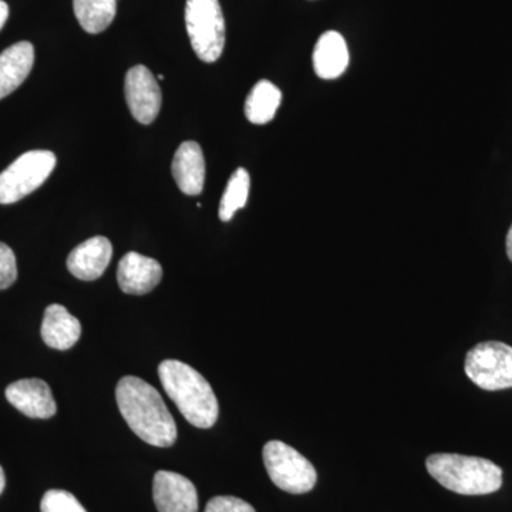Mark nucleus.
I'll return each mask as SVG.
<instances>
[{
	"instance_id": "nucleus-15",
	"label": "nucleus",
	"mask_w": 512,
	"mask_h": 512,
	"mask_svg": "<svg viewBox=\"0 0 512 512\" xmlns=\"http://www.w3.org/2000/svg\"><path fill=\"white\" fill-rule=\"evenodd\" d=\"M40 333L49 348L69 350L79 342L82 325L64 306L53 303L46 308Z\"/></svg>"
},
{
	"instance_id": "nucleus-3",
	"label": "nucleus",
	"mask_w": 512,
	"mask_h": 512,
	"mask_svg": "<svg viewBox=\"0 0 512 512\" xmlns=\"http://www.w3.org/2000/svg\"><path fill=\"white\" fill-rule=\"evenodd\" d=\"M426 467L437 483L461 495L493 494L503 485V470L485 458L433 454Z\"/></svg>"
},
{
	"instance_id": "nucleus-16",
	"label": "nucleus",
	"mask_w": 512,
	"mask_h": 512,
	"mask_svg": "<svg viewBox=\"0 0 512 512\" xmlns=\"http://www.w3.org/2000/svg\"><path fill=\"white\" fill-rule=\"evenodd\" d=\"M349 66V50L338 32L323 33L313 50V69L320 79H338Z\"/></svg>"
},
{
	"instance_id": "nucleus-2",
	"label": "nucleus",
	"mask_w": 512,
	"mask_h": 512,
	"mask_svg": "<svg viewBox=\"0 0 512 512\" xmlns=\"http://www.w3.org/2000/svg\"><path fill=\"white\" fill-rule=\"evenodd\" d=\"M158 376L165 393L188 423L198 429H211L217 423V396L201 373L180 360H164L158 366Z\"/></svg>"
},
{
	"instance_id": "nucleus-12",
	"label": "nucleus",
	"mask_w": 512,
	"mask_h": 512,
	"mask_svg": "<svg viewBox=\"0 0 512 512\" xmlns=\"http://www.w3.org/2000/svg\"><path fill=\"white\" fill-rule=\"evenodd\" d=\"M113 258V245L106 237H93L70 252L67 269L80 281H96Z\"/></svg>"
},
{
	"instance_id": "nucleus-4",
	"label": "nucleus",
	"mask_w": 512,
	"mask_h": 512,
	"mask_svg": "<svg viewBox=\"0 0 512 512\" xmlns=\"http://www.w3.org/2000/svg\"><path fill=\"white\" fill-rule=\"evenodd\" d=\"M185 26L195 55L205 63L217 62L225 46L220 0H187Z\"/></svg>"
},
{
	"instance_id": "nucleus-23",
	"label": "nucleus",
	"mask_w": 512,
	"mask_h": 512,
	"mask_svg": "<svg viewBox=\"0 0 512 512\" xmlns=\"http://www.w3.org/2000/svg\"><path fill=\"white\" fill-rule=\"evenodd\" d=\"M8 18H9L8 3L3 2V0H0V30H2L3 26H5V23L8 22Z\"/></svg>"
},
{
	"instance_id": "nucleus-19",
	"label": "nucleus",
	"mask_w": 512,
	"mask_h": 512,
	"mask_svg": "<svg viewBox=\"0 0 512 512\" xmlns=\"http://www.w3.org/2000/svg\"><path fill=\"white\" fill-rule=\"evenodd\" d=\"M251 188V177L245 168H238L229 178L227 188L220 204V220L229 222L234 218L235 212L242 210L247 205Z\"/></svg>"
},
{
	"instance_id": "nucleus-10",
	"label": "nucleus",
	"mask_w": 512,
	"mask_h": 512,
	"mask_svg": "<svg viewBox=\"0 0 512 512\" xmlns=\"http://www.w3.org/2000/svg\"><path fill=\"white\" fill-rule=\"evenodd\" d=\"M5 394L8 402L30 419H50L57 412L55 397L45 380H18L6 387Z\"/></svg>"
},
{
	"instance_id": "nucleus-11",
	"label": "nucleus",
	"mask_w": 512,
	"mask_h": 512,
	"mask_svg": "<svg viewBox=\"0 0 512 512\" xmlns=\"http://www.w3.org/2000/svg\"><path fill=\"white\" fill-rule=\"evenodd\" d=\"M163 279V266L156 259L128 252L117 268V282L127 295H146Z\"/></svg>"
},
{
	"instance_id": "nucleus-8",
	"label": "nucleus",
	"mask_w": 512,
	"mask_h": 512,
	"mask_svg": "<svg viewBox=\"0 0 512 512\" xmlns=\"http://www.w3.org/2000/svg\"><path fill=\"white\" fill-rule=\"evenodd\" d=\"M131 116L141 124H151L161 110V89L154 74L146 66H134L127 72L124 86Z\"/></svg>"
},
{
	"instance_id": "nucleus-22",
	"label": "nucleus",
	"mask_w": 512,
	"mask_h": 512,
	"mask_svg": "<svg viewBox=\"0 0 512 512\" xmlns=\"http://www.w3.org/2000/svg\"><path fill=\"white\" fill-rule=\"evenodd\" d=\"M204 512H256L255 508L247 501L229 495H220L208 501Z\"/></svg>"
},
{
	"instance_id": "nucleus-13",
	"label": "nucleus",
	"mask_w": 512,
	"mask_h": 512,
	"mask_svg": "<svg viewBox=\"0 0 512 512\" xmlns=\"http://www.w3.org/2000/svg\"><path fill=\"white\" fill-rule=\"evenodd\" d=\"M173 177L185 195H200L205 184V158L200 144L185 141L175 151Z\"/></svg>"
},
{
	"instance_id": "nucleus-5",
	"label": "nucleus",
	"mask_w": 512,
	"mask_h": 512,
	"mask_svg": "<svg viewBox=\"0 0 512 512\" xmlns=\"http://www.w3.org/2000/svg\"><path fill=\"white\" fill-rule=\"evenodd\" d=\"M56 163L55 153L47 150L28 151L16 158L0 174V204H15L42 187Z\"/></svg>"
},
{
	"instance_id": "nucleus-7",
	"label": "nucleus",
	"mask_w": 512,
	"mask_h": 512,
	"mask_svg": "<svg viewBox=\"0 0 512 512\" xmlns=\"http://www.w3.org/2000/svg\"><path fill=\"white\" fill-rule=\"evenodd\" d=\"M468 379L483 390L511 389L512 348L503 342H484L474 346L466 357Z\"/></svg>"
},
{
	"instance_id": "nucleus-17",
	"label": "nucleus",
	"mask_w": 512,
	"mask_h": 512,
	"mask_svg": "<svg viewBox=\"0 0 512 512\" xmlns=\"http://www.w3.org/2000/svg\"><path fill=\"white\" fill-rule=\"evenodd\" d=\"M282 93L274 83L261 80L255 84L245 103V116L252 124H266L275 119Z\"/></svg>"
},
{
	"instance_id": "nucleus-21",
	"label": "nucleus",
	"mask_w": 512,
	"mask_h": 512,
	"mask_svg": "<svg viewBox=\"0 0 512 512\" xmlns=\"http://www.w3.org/2000/svg\"><path fill=\"white\" fill-rule=\"evenodd\" d=\"M18 279V264L15 252L8 245L0 242V291L8 289Z\"/></svg>"
},
{
	"instance_id": "nucleus-25",
	"label": "nucleus",
	"mask_w": 512,
	"mask_h": 512,
	"mask_svg": "<svg viewBox=\"0 0 512 512\" xmlns=\"http://www.w3.org/2000/svg\"><path fill=\"white\" fill-rule=\"evenodd\" d=\"M5 485H6L5 471H3V468L0 467V494H2L3 490H5Z\"/></svg>"
},
{
	"instance_id": "nucleus-24",
	"label": "nucleus",
	"mask_w": 512,
	"mask_h": 512,
	"mask_svg": "<svg viewBox=\"0 0 512 512\" xmlns=\"http://www.w3.org/2000/svg\"><path fill=\"white\" fill-rule=\"evenodd\" d=\"M505 245H507L508 258H510V261L512 262V225L510 231H508L507 242H505Z\"/></svg>"
},
{
	"instance_id": "nucleus-9",
	"label": "nucleus",
	"mask_w": 512,
	"mask_h": 512,
	"mask_svg": "<svg viewBox=\"0 0 512 512\" xmlns=\"http://www.w3.org/2000/svg\"><path fill=\"white\" fill-rule=\"evenodd\" d=\"M158 512H198L197 488L188 478L173 471H158L153 483Z\"/></svg>"
},
{
	"instance_id": "nucleus-6",
	"label": "nucleus",
	"mask_w": 512,
	"mask_h": 512,
	"mask_svg": "<svg viewBox=\"0 0 512 512\" xmlns=\"http://www.w3.org/2000/svg\"><path fill=\"white\" fill-rule=\"evenodd\" d=\"M264 463L272 483L286 493H309L318 481L311 461L282 441L274 440L265 444Z\"/></svg>"
},
{
	"instance_id": "nucleus-14",
	"label": "nucleus",
	"mask_w": 512,
	"mask_h": 512,
	"mask_svg": "<svg viewBox=\"0 0 512 512\" xmlns=\"http://www.w3.org/2000/svg\"><path fill=\"white\" fill-rule=\"evenodd\" d=\"M35 64V47L18 42L0 53V100L15 92L28 79Z\"/></svg>"
},
{
	"instance_id": "nucleus-18",
	"label": "nucleus",
	"mask_w": 512,
	"mask_h": 512,
	"mask_svg": "<svg viewBox=\"0 0 512 512\" xmlns=\"http://www.w3.org/2000/svg\"><path fill=\"white\" fill-rule=\"evenodd\" d=\"M74 15L90 35L104 32L117 13L116 0H73Z\"/></svg>"
},
{
	"instance_id": "nucleus-1",
	"label": "nucleus",
	"mask_w": 512,
	"mask_h": 512,
	"mask_svg": "<svg viewBox=\"0 0 512 512\" xmlns=\"http://www.w3.org/2000/svg\"><path fill=\"white\" fill-rule=\"evenodd\" d=\"M116 399L121 416L141 440L154 447H171L177 441V424L156 387L126 376L117 384Z\"/></svg>"
},
{
	"instance_id": "nucleus-20",
	"label": "nucleus",
	"mask_w": 512,
	"mask_h": 512,
	"mask_svg": "<svg viewBox=\"0 0 512 512\" xmlns=\"http://www.w3.org/2000/svg\"><path fill=\"white\" fill-rule=\"evenodd\" d=\"M42 512H87L76 497L69 491L49 490L40 503Z\"/></svg>"
},
{
	"instance_id": "nucleus-26",
	"label": "nucleus",
	"mask_w": 512,
	"mask_h": 512,
	"mask_svg": "<svg viewBox=\"0 0 512 512\" xmlns=\"http://www.w3.org/2000/svg\"><path fill=\"white\" fill-rule=\"evenodd\" d=\"M116 2H117V0H116Z\"/></svg>"
}]
</instances>
